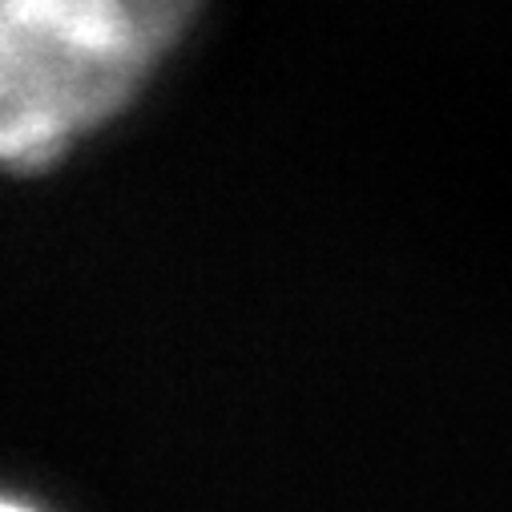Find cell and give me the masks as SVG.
Here are the masks:
<instances>
[{
    "label": "cell",
    "mask_w": 512,
    "mask_h": 512,
    "mask_svg": "<svg viewBox=\"0 0 512 512\" xmlns=\"http://www.w3.org/2000/svg\"><path fill=\"white\" fill-rule=\"evenodd\" d=\"M5 512H37V508H29V504H21V500H9Z\"/></svg>",
    "instance_id": "obj_2"
},
{
    "label": "cell",
    "mask_w": 512,
    "mask_h": 512,
    "mask_svg": "<svg viewBox=\"0 0 512 512\" xmlns=\"http://www.w3.org/2000/svg\"><path fill=\"white\" fill-rule=\"evenodd\" d=\"M194 0H0V154L41 174L150 77Z\"/></svg>",
    "instance_id": "obj_1"
}]
</instances>
